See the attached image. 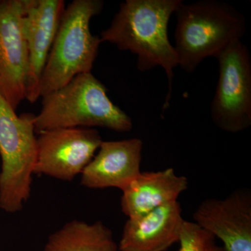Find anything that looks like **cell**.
I'll return each instance as SVG.
<instances>
[{"mask_svg": "<svg viewBox=\"0 0 251 251\" xmlns=\"http://www.w3.org/2000/svg\"><path fill=\"white\" fill-rule=\"evenodd\" d=\"M193 222L219 238L226 251H251V193L239 188L224 199H206Z\"/></svg>", "mask_w": 251, "mask_h": 251, "instance_id": "cell-10", "label": "cell"}, {"mask_svg": "<svg viewBox=\"0 0 251 251\" xmlns=\"http://www.w3.org/2000/svg\"><path fill=\"white\" fill-rule=\"evenodd\" d=\"M185 220L178 201L129 218L124 226L120 251H166L179 242Z\"/></svg>", "mask_w": 251, "mask_h": 251, "instance_id": "cell-12", "label": "cell"}, {"mask_svg": "<svg viewBox=\"0 0 251 251\" xmlns=\"http://www.w3.org/2000/svg\"><path fill=\"white\" fill-rule=\"evenodd\" d=\"M175 50L178 66L191 74L204 59L217 57L229 46L242 41L246 19L232 5L219 0L181 2L175 13Z\"/></svg>", "mask_w": 251, "mask_h": 251, "instance_id": "cell-2", "label": "cell"}, {"mask_svg": "<svg viewBox=\"0 0 251 251\" xmlns=\"http://www.w3.org/2000/svg\"><path fill=\"white\" fill-rule=\"evenodd\" d=\"M34 115L18 116L0 94V209L14 214L30 197L36 159Z\"/></svg>", "mask_w": 251, "mask_h": 251, "instance_id": "cell-5", "label": "cell"}, {"mask_svg": "<svg viewBox=\"0 0 251 251\" xmlns=\"http://www.w3.org/2000/svg\"><path fill=\"white\" fill-rule=\"evenodd\" d=\"M65 8L63 0H25L23 23L28 57L25 99L31 103L40 98L41 75Z\"/></svg>", "mask_w": 251, "mask_h": 251, "instance_id": "cell-9", "label": "cell"}, {"mask_svg": "<svg viewBox=\"0 0 251 251\" xmlns=\"http://www.w3.org/2000/svg\"><path fill=\"white\" fill-rule=\"evenodd\" d=\"M188 179L173 168L140 173L122 191V211L129 218L148 214L160 206L177 201L187 189Z\"/></svg>", "mask_w": 251, "mask_h": 251, "instance_id": "cell-13", "label": "cell"}, {"mask_svg": "<svg viewBox=\"0 0 251 251\" xmlns=\"http://www.w3.org/2000/svg\"><path fill=\"white\" fill-rule=\"evenodd\" d=\"M36 134L56 128L100 127L126 133L130 117L109 98L107 88L91 73L80 74L67 85L42 97L34 118Z\"/></svg>", "mask_w": 251, "mask_h": 251, "instance_id": "cell-3", "label": "cell"}, {"mask_svg": "<svg viewBox=\"0 0 251 251\" xmlns=\"http://www.w3.org/2000/svg\"><path fill=\"white\" fill-rule=\"evenodd\" d=\"M111 229L102 221L73 220L48 238L44 251H118Z\"/></svg>", "mask_w": 251, "mask_h": 251, "instance_id": "cell-14", "label": "cell"}, {"mask_svg": "<svg viewBox=\"0 0 251 251\" xmlns=\"http://www.w3.org/2000/svg\"><path fill=\"white\" fill-rule=\"evenodd\" d=\"M103 5L101 0H74L65 8L41 75L40 98L92 72L101 41L91 32L90 23Z\"/></svg>", "mask_w": 251, "mask_h": 251, "instance_id": "cell-4", "label": "cell"}, {"mask_svg": "<svg viewBox=\"0 0 251 251\" xmlns=\"http://www.w3.org/2000/svg\"><path fill=\"white\" fill-rule=\"evenodd\" d=\"M179 251H226L216 238L195 222L184 221L180 233Z\"/></svg>", "mask_w": 251, "mask_h": 251, "instance_id": "cell-15", "label": "cell"}, {"mask_svg": "<svg viewBox=\"0 0 251 251\" xmlns=\"http://www.w3.org/2000/svg\"><path fill=\"white\" fill-rule=\"evenodd\" d=\"M219 80L211 103L214 125L227 133L251 126V57L242 41L229 46L216 57Z\"/></svg>", "mask_w": 251, "mask_h": 251, "instance_id": "cell-6", "label": "cell"}, {"mask_svg": "<svg viewBox=\"0 0 251 251\" xmlns=\"http://www.w3.org/2000/svg\"><path fill=\"white\" fill-rule=\"evenodd\" d=\"M182 0H126L110 26L100 32L101 43L108 42L120 50L137 56L141 72L161 67L168 80L169 90L163 110L171 99L174 69L178 66L174 46L168 39V26Z\"/></svg>", "mask_w": 251, "mask_h": 251, "instance_id": "cell-1", "label": "cell"}, {"mask_svg": "<svg viewBox=\"0 0 251 251\" xmlns=\"http://www.w3.org/2000/svg\"><path fill=\"white\" fill-rule=\"evenodd\" d=\"M25 0H0V94L15 110L26 98L28 57Z\"/></svg>", "mask_w": 251, "mask_h": 251, "instance_id": "cell-8", "label": "cell"}, {"mask_svg": "<svg viewBox=\"0 0 251 251\" xmlns=\"http://www.w3.org/2000/svg\"><path fill=\"white\" fill-rule=\"evenodd\" d=\"M143 148V141L136 138L102 142L98 153L81 174V184L92 189L123 191L141 173Z\"/></svg>", "mask_w": 251, "mask_h": 251, "instance_id": "cell-11", "label": "cell"}, {"mask_svg": "<svg viewBox=\"0 0 251 251\" xmlns=\"http://www.w3.org/2000/svg\"><path fill=\"white\" fill-rule=\"evenodd\" d=\"M102 142L95 128H56L41 132L36 137L34 174L72 181L82 174Z\"/></svg>", "mask_w": 251, "mask_h": 251, "instance_id": "cell-7", "label": "cell"}]
</instances>
